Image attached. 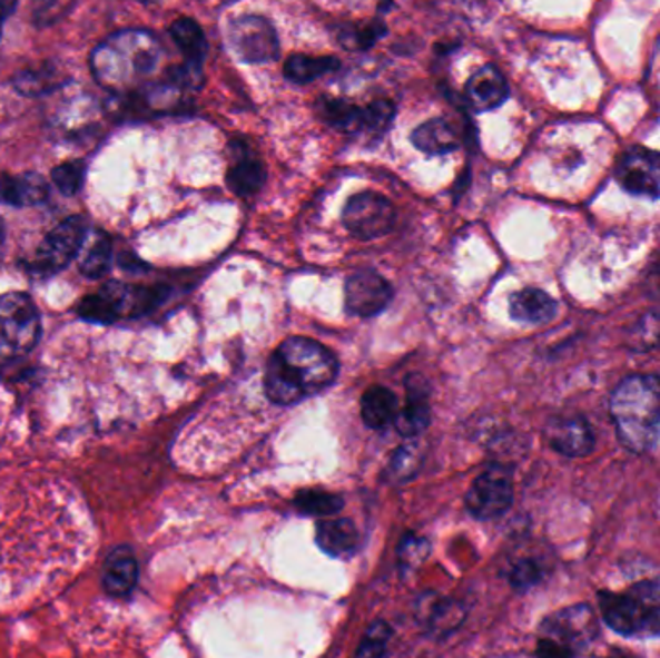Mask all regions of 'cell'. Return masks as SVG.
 Here are the masks:
<instances>
[{"mask_svg":"<svg viewBox=\"0 0 660 658\" xmlns=\"http://www.w3.org/2000/svg\"><path fill=\"white\" fill-rule=\"evenodd\" d=\"M651 283H653L654 289L660 294V261L654 267L653 275H651Z\"/></svg>","mask_w":660,"mask_h":658,"instance_id":"ab89813d","label":"cell"},{"mask_svg":"<svg viewBox=\"0 0 660 658\" xmlns=\"http://www.w3.org/2000/svg\"><path fill=\"white\" fill-rule=\"evenodd\" d=\"M556 302L539 288H523L510 296V315L523 325H546L556 317Z\"/></svg>","mask_w":660,"mask_h":658,"instance_id":"44dd1931","label":"cell"},{"mask_svg":"<svg viewBox=\"0 0 660 658\" xmlns=\"http://www.w3.org/2000/svg\"><path fill=\"white\" fill-rule=\"evenodd\" d=\"M338 376V362L328 347L312 338L292 336L276 347L265 371L270 402L292 405L325 391Z\"/></svg>","mask_w":660,"mask_h":658,"instance_id":"6da1fadb","label":"cell"},{"mask_svg":"<svg viewBox=\"0 0 660 658\" xmlns=\"http://www.w3.org/2000/svg\"><path fill=\"white\" fill-rule=\"evenodd\" d=\"M51 178L60 194L76 196V194H80L83 180H86V165L81 160L62 163L59 167L52 168Z\"/></svg>","mask_w":660,"mask_h":658,"instance_id":"d6a6232c","label":"cell"},{"mask_svg":"<svg viewBox=\"0 0 660 658\" xmlns=\"http://www.w3.org/2000/svg\"><path fill=\"white\" fill-rule=\"evenodd\" d=\"M315 539L323 552L331 557H349L359 547V529L348 518H325L317 521Z\"/></svg>","mask_w":660,"mask_h":658,"instance_id":"ffe728a7","label":"cell"},{"mask_svg":"<svg viewBox=\"0 0 660 658\" xmlns=\"http://www.w3.org/2000/svg\"><path fill=\"white\" fill-rule=\"evenodd\" d=\"M160 299V288H131L126 284L110 283L97 294L83 297L78 313L89 323L110 325L124 315L149 312Z\"/></svg>","mask_w":660,"mask_h":658,"instance_id":"8992f818","label":"cell"},{"mask_svg":"<svg viewBox=\"0 0 660 658\" xmlns=\"http://www.w3.org/2000/svg\"><path fill=\"white\" fill-rule=\"evenodd\" d=\"M428 552H431V547H428L427 539L407 533L398 547L400 566L410 572L427 560Z\"/></svg>","mask_w":660,"mask_h":658,"instance_id":"e575fe53","label":"cell"},{"mask_svg":"<svg viewBox=\"0 0 660 658\" xmlns=\"http://www.w3.org/2000/svg\"><path fill=\"white\" fill-rule=\"evenodd\" d=\"M602 620L620 636L660 637V583L639 581L622 593L599 595Z\"/></svg>","mask_w":660,"mask_h":658,"instance_id":"277c9868","label":"cell"},{"mask_svg":"<svg viewBox=\"0 0 660 658\" xmlns=\"http://www.w3.org/2000/svg\"><path fill=\"white\" fill-rule=\"evenodd\" d=\"M102 589L112 599H124L136 589L139 579L138 558L130 547H115L102 566Z\"/></svg>","mask_w":660,"mask_h":658,"instance_id":"5bb4252c","label":"cell"},{"mask_svg":"<svg viewBox=\"0 0 660 658\" xmlns=\"http://www.w3.org/2000/svg\"><path fill=\"white\" fill-rule=\"evenodd\" d=\"M618 439L631 452H647L660 433V376L631 375L610 399Z\"/></svg>","mask_w":660,"mask_h":658,"instance_id":"7a4b0ae2","label":"cell"},{"mask_svg":"<svg viewBox=\"0 0 660 658\" xmlns=\"http://www.w3.org/2000/svg\"><path fill=\"white\" fill-rule=\"evenodd\" d=\"M294 507L304 514L325 520V518H333L334 514L341 512L344 508V499L334 492L309 489V491L299 492L298 497L294 499Z\"/></svg>","mask_w":660,"mask_h":658,"instance_id":"f546056e","label":"cell"},{"mask_svg":"<svg viewBox=\"0 0 660 658\" xmlns=\"http://www.w3.org/2000/svg\"><path fill=\"white\" fill-rule=\"evenodd\" d=\"M363 115H365V131L378 136V134L388 130L392 118H394V105L386 99H381V101L371 102L370 107H365Z\"/></svg>","mask_w":660,"mask_h":658,"instance_id":"d590c367","label":"cell"},{"mask_svg":"<svg viewBox=\"0 0 660 658\" xmlns=\"http://www.w3.org/2000/svg\"><path fill=\"white\" fill-rule=\"evenodd\" d=\"M415 618L425 630L444 636L456 630L465 618V610L460 602L436 593L421 595L415 605Z\"/></svg>","mask_w":660,"mask_h":658,"instance_id":"9a60e30c","label":"cell"},{"mask_svg":"<svg viewBox=\"0 0 660 658\" xmlns=\"http://www.w3.org/2000/svg\"><path fill=\"white\" fill-rule=\"evenodd\" d=\"M88 238V223L83 217L66 218L43 239L37 249L31 268L39 275L51 276L72 263Z\"/></svg>","mask_w":660,"mask_h":658,"instance_id":"30bf717a","label":"cell"},{"mask_svg":"<svg viewBox=\"0 0 660 658\" xmlns=\"http://www.w3.org/2000/svg\"><path fill=\"white\" fill-rule=\"evenodd\" d=\"M319 115L328 126L342 134H359L365 131V115L363 109L354 107L342 99H323L319 102Z\"/></svg>","mask_w":660,"mask_h":658,"instance_id":"484cf974","label":"cell"},{"mask_svg":"<svg viewBox=\"0 0 660 658\" xmlns=\"http://www.w3.org/2000/svg\"><path fill=\"white\" fill-rule=\"evenodd\" d=\"M398 400L385 386H371L362 396V420L370 429H386L396 423Z\"/></svg>","mask_w":660,"mask_h":658,"instance_id":"7402d4cb","label":"cell"},{"mask_svg":"<svg viewBox=\"0 0 660 658\" xmlns=\"http://www.w3.org/2000/svg\"><path fill=\"white\" fill-rule=\"evenodd\" d=\"M170 37L180 47V51L186 55L188 62H194V65H201L204 62L209 45H207V39H205L204 29L199 28V23L196 20H191V18H178L170 26Z\"/></svg>","mask_w":660,"mask_h":658,"instance_id":"4316f807","label":"cell"},{"mask_svg":"<svg viewBox=\"0 0 660 658\" xmlns=\"http://www.w3.org/2000/svg\"><path fill=\"white\" fill-rule=\"evenodd\" d=\"M421 462H423V450L417 442L410 441L402 444L400 449L394 450L391 462L386 465L385 475L388 483L402 485L412 481L420 471Z\"/></svg>","mask_w":660,"mask_h":658,"instance_id":"83f0119b","label":"cell"},{"mask_svg":"<svg viewBox=\"0 0 660 658\" xmlns=\"http://www.w3.org/2000/svg\"><path fill=\"white\" fill-rule=\"evenodd\" d=\"M599 636V622L589 607H572L549 616L539 634V658H575Z\"/></svg>","mask_w":660,"mask_h":658,"instance_id":"5b68a950","label":"cell"},{"mask_svg":"<svg viewBox=\"0 0 660 658\" xmlns=\"http://www.w3.org/2000/svg\"><path fill=\"white\" fill-rule=\"evenodd\" d=\"M512 500V473L504 465H489L465 494V507L480 520H493L509 510Z\"/></svg>","mask_w":660,"mask_h":658,"instance_id":"8fae6325","label":"cell"},{"mask_svg":"<svg viewBox=\"0 0 660 658\" xmlns=\"http://www.w3.org/2000/svg\"><path fill=\"white\" fill-rule=\"evenodd\" d=\"M86 242L89 246L81 257L80 273L88 278H101L110 268V257H112L110 238L105 232L97 230Z\"/></svg>","mask_w":660,"mask_h":658,"instance_id":"f1b7e54d","label":"cell"},{"mask_svg":"<svg viewBox=\"0 0 660 658\" xmlns=\"http://www.w3.org/2000/svg\"><path fill=\"white\" fill-rule=\"evenodd\" d=\"M342 220L352 236L363 242H371V239L383 238L392 230L396 220V210L394 205L377 191H362L349 197V202L344 207Z\"/></svg>","mask_w":660,"mask_h":658,"instance_id":"9c48e42d","label":"cell"},{"mask_svg":"<svg viewBox=\"0 0 660 658\" xmlns=\"http://www.w3.org/2000/svg\"><path fill=\"white\" fill-rule=\"evenodd\" d=\"M162 49L144 29H128L110 37L91 55L95 78L109 89H128L146 80L159 66Z\"/></svg>","mask_w":660,"mask_h":658,"instance_id":"3957f363","label":"cell"},{"mask_svg":"<svg viewBox=\"0 0 660 658\" xmlns=\"http://www.w3.org/2000/svg\"><path fill=\"white\" fill-rule=\"evenodd\" d=\"M226 39L234 55L247 65H265L278 57L280 43L273 23L263 16L244 14L228 23Z\"/></svg>","mask_w":660,"mask_h":658,"instance_id":"ba28073f","label":"cell"},{"mask_svg":"<svg viewBox=\"0 0 660 658\" xmlns=\"http://www.w3.org/2000/svg\"><path fill=\"white\" fill-rule=\"evenodd\" d=\"M512 583L515 587H520V589H525V587L533 586L539 578H541V572H539L538 564L535 562H531V560H525V562H520V564L514 566V570H512Z\"/></svg>","mask_w":660,"mask_h":658,"instance_id":"74e56055","label":"cell"},{"mask_svg":"<svg viewBox=\"0 0 660 658\" xmlns=\"http://www.w3.org/2000/svg\"><path fill=\"white\" fill-rule=\"evenodd\" d=\"M346 310L356 317H375L391 304L392 286L385 276L363 268L349 276L344 286Z\"/></svg>","mask_w":660,"mask_h":658,"instance_id":"7c38bea8","label":"cell"},{"mask_svg":"<svg viewBox=\"0 0 660 658\" xmlns=\"http://www.w3.org/2000/svg\"><path fill=\"white\" fill-rule=\"evenodd\" d=\"M657 344H660V315H646L633 331L631 346L636 350H651Z\"/></svg>","mask_w":660,"mask_h":658,"instance_id":"8d00e7d4","label":"cell"},{"mask_svg":"<svg viewBox=\"0 0 660 658\" xmlns=\"http://www.w3.org/2000/svg\"><path fill=\"white\" fill-rule=\"evenodd\" d=\"M49 199V184L41 174L23 173L0 176V203L10 207H36Z\"/></svg>","mask_w":660,"mask_h":658,"instance_id":"d6986e66","label":"cell"},{"mask_svg":"<svg viewBox=\"0 0 660 658\" xmlns=\"http://www.w3.org/2000/svg\"><path fill=\"white\" fill-rule=\"evenodd\" d=\"M412 144L427 155H444V153L454 151L460 141L451 124L443 118H433L428 122L421 124L420 128H415L412 134Z\"/></svg>","mask_w":660,"mask_h":658,"instance_id":"603a6c76","label":"cell"},{"mask_svg":"<svg viewBox=\"0 0 660 658\" xmlns=\"http://www.w3.org/2000/svg\"><path fill=\"white\" fill-rule=\"evenodd\" d=\"M546 439L551 442L552 449L570 458L588 456L595 446L593 431L589 428L588 421L581 418L552 421L546 429Z\"/></svg>","mask_w":660,"mask_h":658,"instance_id":"ac0fdd59","label":"cell"},{"mask_svg":"<svg viewBox=\"0 0 660 658\" xmlns=\"http://www.w3.org/2000/svg\"><path fill=\"white\" fill-rule=\"evenodd\" d=\"M16 10L14 2H0V37H2V26L7 22L8 16Z\"/></svg>","mask_w":660,"mask_h":658,"instance_id":"f35d334b","label":"cell"},{"mask_svg":"<svg viewBox=\"0 0 660 658\" xmlns=\"http://www.w3.org/2000/svg\"><path fill=\"white\" fill-rule=\"evenodd\" d=\"M464 94L475 112H489L509 99V84L494 66H483L467 80Z\"/></svg>","mask_w":660,"mask_h":658,"instance_id":"e0dca14e","label":"cell"},{"mask_svg":"<svg viewBox=\"0 0 660 658\" xmlns=\"http://www.w3.org/2000/svg\"><path fill=\"white\" fill-rule=\"evenodd\" d=\"M391 639V628L386 622H373L365 631L362 644L357 647L356 658H383Z\"/></svg>","mask_w":660,"mask_h":658,"instance_id":"836d02e7","label":"cell"},{"mask_svg":"<svg viewBox=\"0 0 660 658\" xmlns=\"http://www.w3.org/2000/svg\"><path fill=\"white\" fill-rule=\"evenodd\" d=\"M41 338V317L30 296L14 292L0 296V355L30 354Z\"/></svg>","mask_w":660,"mask_h":658,"instance_id":"52a82bcc","label":"cell"},{"mask_svg":"<svg viewBox=\"0 0 660 658\" xmlns=\"http://www.w3.org/2000/svg\"><path fill=\"white\" fill-rule=\"evenodd\" d=\"M14 87L26 97H37L52 91L59 87V78L51 68H39V70H23L14 78Z\"/></svg>","mask_w":660,"mask_h":658,"instance_id":"1f68e13d","label":"cell"},{"mask_svg":"<svg viewBox=\"0 0 660 658\" xmlns=\"http://www.w3.org/2000/svg\"><path fill=\"white\" fill-rule=\"evenodd\" d=\"M406 392V405L400 410L394 425L402 436L414 439L427 429L428 421H431L427 381L420 373L407 376Z\"/></svg>","mask_w":660,"mask_h":658,"instance_id":"2e32d148","label":"cell"},{"mask_svg":"<svg viewBox=\"0 0 660 658\" xmlns=\"http://www.w3.org/2000/svg\"><path fill=\"white\" fill-rule=\"evenodd\" d=\"M265 180H267V173H265L262 160L255 159L252 155H242L240 159L236 160L226 174L228 188L240 197L257 194L265 186Z\"/></svg>","mask_w":660,"mask_h":658,"instance_id":"cb8c5ba5","label":"cell"},{"mask_svg":"<svg viewBox=\"0 0 660 658\" xmlns=\"http://www.w3.org/2000/svg\"><path fill=\"white\" fill-rule=\"evenodd\" d=\"M386 36V26L381 20H373L365 26H346L338 33L341 43L346 49H354V51H365L371 49L373 45L377 43L381 37Z\"/></svg>","mask_w":660,"mask_h":658,"instance_id":"4dcf8cb0","label":"cell"},{"mask_svg":"<svg viewBox=\"0 0 660 658\" xmlns=\"http://www.w3.org/2000/svg\"><path fill=\"white\" fill-rule=\"evenodd\" d=\"M620 186L636 196L660 197V153L636 147L617 167Z\"/></svg>","mask_w":660,"mask_h":658,"instance_id":"4fadbf2b","label":"cell"},{"mask_svg":"<svg viewBox=\"0 0 660 658\" xmlns=\"http://www.w3.org/2000/svg\"><path fill=\"white\" fill-rule=\"evenodd\" d=\"M338 68H341L338 58L292 55L284 62V76L294 84H312L327 73L336 72Z\"/></svg>","mask_w":660,"mask_h":658,"instance_id":"d4e9b609","label":"cell"}]
</instances>
